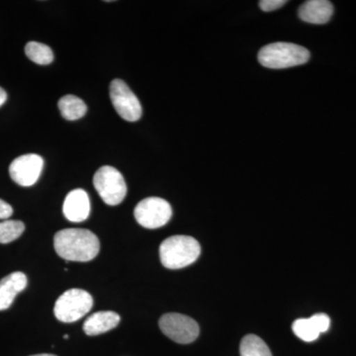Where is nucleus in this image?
I'll use <instances>...</instances> for the list:
<instances>
[{
	"mask_svg": "<svg viewBox=\"0 0 356 356\" xmlns=\"http://www.w3.org/2000/svg\"><path fill=\"white\" fill-rule=\"evenodd\" d=\"M54 248L67 261H92L100 250V243L92 232L84 229H65L54 236Z\"/></svg>",
	"mask_w": 356,
	"mask_h": 356,
	"instance_id": "1",
	"label": "nucleus"
},
{
	"mask_svg": "<svg viewBox=\"0 0 356 356\" xmlns=\"http://www.w3.org/2000/svg\"><path fill=\"white\" fill-rule=\"evenodd\" d=\"M201 247L195 238L189 236H173L166 238L159 247L163 266L168 269H180L197 261Z\"/></svg>",
	"mask_w": 356,
	"mask_h": 356,
	"instance_id": "2",
	"label": "nucleus"
},
{
	"mask_svg": "<svg viewBox=\"0 0 356 356\" xmlns=\"http://www.w3.org/2000/svg\"><path fill=\"white\" fill-rule=\"evenodd\" d=\"M257 58L259 64L268 69H288L308 63L310 51L299 44L278 42L264 46Z\"/></svg>",
	"mask_w": 356,
	"mask_h": 356,
	"instance_id": "3",
	"label": "nucleus"
},
{
	"mask_svg": "<svg viewBox=\"0 0 356 356\" xmlns=\"http://www.w3.org/2000/svg\"><path fill=\"white\" fill-rule=\"evenodd\" d=\"M93 299L83 289H70L60 295L54 307L56 318L63 323H74L92 309Z\"/></svg>",
	"mask_w": 356,
	"mask_h": 356,
	"instance_id": "4",
	"label": "nucleus"
},
{
	"mask_svg": "<svg viewBox=\"0 0 356 356\" xmlns=\"http://www.w3.org/2000/svg\"><path fill=\"white\" fill-rule=\"evenodd\" d=\"M93 185L107 205H119L126 197L127 185L123 175L113 166L100 168L93 177Z\"/></svg>",
	"mask_w": 356,
	"mask_h": 356,
	"instance_id": "5",
	"label": "nucleus"
},
{
	"mask_svg": "<svg viewBox=\"0 0 356 356\" xmlns=\"http://www.w3.org/2000/svg\"><path fill=\"white\" fill-rule=\"evenodd\" d=\"M134 215L144 228L158 229L168 224L172 216V209L165 199L149 197L138 203Z\"/></svg>",
	"mask_w": 356,
	"mask_h": 356,
	"instance_id": "6",
	"label": "nucleus"
},
{
	"mask_svg": "<svg viewBox=\"0 0 356 356\" xmlns=\"http://www.w3.org/2000/svg\"><path fill=\"white\" fill-rule=\"evenodd\" d=\"M159 327L177 343H193L199 336V325L193 318L178 313H168L159 318Z\"/></svg>",
	"mask_w": 356,
	"mask_h": 356,
	"instance_id": "7",
	"label": "nucleus"
},
{
	"mask_svg": "<svg viewBox=\"0 0 356 356\" xmlns=\"http://www.w3.org/2000/svg\"><path fill=\"white\" fill-rule=\"evenodd\" d=\"M110 98L117 113L124 120L136 122L142 117V105L135 93L121 79H114L110 84Z\"/></svg>",
	"mask_w": 356,
	"mask_h": 356,
	"instance_id": "8",
	"label": "nucleus"
},
{
	"mask_svg": "<svg viewBox=\"0 0 356 356\" xmlns=\"http://www.w3.org/2000/svg\"><path fill=\"white\" fill-rule=\"evenodd\" d=\"M43 168L44 159L39 154H23L11 163L9 175L15 184L29 187L38 181Z\"/></svg>",
	"mask_w": 356,
	"mask_h": 356,
	"instance_id": "9",
	"label": "nucleus"
},
{
	"mask_svg": "<svg viewBox=\"0 0 356 356\" xmlns=\"http://www.w3.org/2000/svg\"><path fill=\"white\" fill-rule=\"evenodd\" d=\"M331 318L325 314H316L308 318H298L292 325L293 332L306 343L316 341L323 332H327Z\"/></svg>",
	"mask_w": 356,
	"mask_h": 356,
	"instance_id": "10",
	"label": "nucleus"
},
{
	"mask_svg": "<svg viewBox=\"0 0 356 356\" xmlns=\"http://www.w3.org/2000/svg\"><path fill=\"white\" fill-rule=\"evenodd\" d=\"M63 212L70 222L86 221L90 213V201L88 194L83 189H74L65 197Z\"/></svg>",
	"mask_w": 356,
	"mask_h": 356,
	"instance_id": "11",
	"label": "nucleus"
},
{
	"mask_svg": "<svg viewBox=\"0 0 356 356\" xmlns=\"http://www.w3.org/2000/svg\"><path fill=\"white\" fill-rule=\"evenodd\" d=\"M334 6L327 0H309L299 7L300 19L311 24H325L331 20Z\"/></svg>",
	"mask_w": 356,
	"mask_h": 356,
	"instance_id": "12",
	"label": "nucleus"
},
{
	"mask_svg": "<svg viewBox=\"0 0 356 356\" xmlns=\"http://www.w3.org/2000/svg\"><path fill=\"white\" fill-rule=\"evenodd\" d=\"M27 277L23 273H13L0 280V311L13 305L18 293L27 286Z\"/></svg>",
	"mask_w": 356,
	"mask_h": 356,
	"instance_id": "13",
	"label": "nucleus"
},
{
	"mask_svg": "<svg viewBox=\"0 0 356 356\" xmlns=\"http://www.w3.org/2000/svg\"><path fill=\"white\" fill-rule=\"evenodd\" d=\"M119 323L120 316L115 312H97L86 318L83 324V331L88 336H99L113 330Z\"/></svg>",
	"mask_w": 356,
	"mask_h": 356,
	"instance_id": "14",
	"label": "nucleus"
},
{
	"mask_svg": "<svg viewBox=\"0 0 356 356\" xmlns=\"http://www.w3.org/2000/svg\"><path fill=\"white\" fill-rule=\"evenodd\" d=\"M58 109L65 120L76 121L83 118L88 111V106L81 98L65 95L58 102Z\"/></svg>",
	"mask_w": 356,
	"mask_h": 356,
	"instance_id": "15",
	"label": "nucleus"
},
{
	"mask_svg": "<svg viewBox=\"0 0 356 356\" xmlns=\"http://www.w3.org/2000/svg\"><path fill=\"white\" fill-rule=\"evenodd\" d=\"M240 353L241 356H273L267 344L255 334H248L243 337Z\"/></svg>",
	"mask_w": 356,
	"mask_h": 356,
	"instance_id": "16",
	"label": "nucleus"
},
{
	"mask_svg": "<svg viewBox=\"0 0 356 356\" xmlns=\"http://www.w3.org/2000/svg\"><path fill=\"white\" fill-rule=\"evenodd\" d=\"M25 54L35 64L50 65L54 60V53L50 47L38 42H29L25 47Z\"/></svg>",
	"mask_w": 356,
	"mask_h": 356,
	"instance_id": "17",
	"label": "nucleus"
},
{
	"mask_svg": "<svg viewBox=\"0 0 356 356\" xmlns=\"http://www.w3.org/2000/svg\"><path fill=\"white\" fill-rule=\"evenodd\" d=\"M24 231L23 222L6 220L0 222V243H9L17 240Z\"/></svg>",
	"mask_w": 356,
	"mask_h": 356,
	"instance_id": "18",
	"label": "nucleus"
},
{
	"mask_svg": "<svg viewBox=\"0 0 356 356\" xmlns=\"http://www.w3.org/2000/svg\"><path fill=\"white\" fill-rule=\"evenodd\" d=\"M286 3L287 1L285 0H262L259 2V7L264 13H270V11L277 10Z\"/></svg>",
	"mask_w": 356,
	"mask_h": 356,
	"instance_id": "19",
	"label": "nucleus"
},
{
	"mask_svg": "<svg viewBox=\"0 0 356 356\" xmlns=\"http://www.w3.org/2000/svg\"><path fill=\"white\" fill-rule=\"evenodd\" d=\"M13 209L8 203L0 199V220L8 219L13 216Z\"/></svg>",
	"mask_w": 356,
	"mask_h": 356,
	"instance_id": "20",
	"label": "nucleus"
},
{
	"mask_svg": "<svg viewBox=\"0 0 356 356\" xmlns=\"http://www.w3.org/2000/svg\"><path fill=\"white\" fill-rule=\"evenodd\" d=\"M7 99V95L3 88H0V106L6 103Z\"/></svg>",
	"mask_w": 356,
	"mask_h": 356,
	"instance_id": "21",
	"label": "nucleus"
},
{
	"mask_svg": "<svg viewBox=\"0 0 356 356\" xmlns=\"http://www.w3.org/2000/svg\"><path fill=\"white\" fill-rule=\"evenodd\" d=\"M31 356H57V355H48V353H42V355H31Z\"/></svg>",
	"mask_w": 356,
	"mask_h": 356,
	"instance_id": "22",
	"label": "nucleus"
}]
</instances>
